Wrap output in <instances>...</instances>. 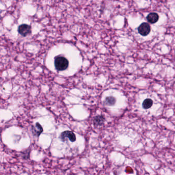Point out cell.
I'll use <instances>...</instances> for the list:
<instances>
[{
    "label": "cell",
    "instance_id": "9",
    "mask_svg": "<svg viewBox=\"0 0 175 175\" xmlns=\"http://www.w3.org/2000/svg\"><path fill=\"white\" fill-rule=\"evenodd\" d=\"M116 101V100L114 97H107L105 99V100L104 101V103L108 106H113V105H115Z\"/></svg>",
    "mask_w": 175,
    "mask_h": 175
},
{
    "label": "cell",
    "instance_id": "7",
    "mask_svg": "<svg viewBox=\"0 0 175 175\" xmlns=\"http://www.w3.org/2000/svg\"><path fill=\"white\" fill-rule=\"evenodd\" d=\"M105 118L103 116L101 115L97 116L94 120V123L96 126H101L103 124Z\"/></svg>",
    "mask_w": 175,
    "mask_h": 175
},
{
    "label": "cell",
    "instance_id": "8",
    "mask_svg": "<svg viewBox=\"0 0 175 175\" xmlns=\"http://www.w3.org/2000/svg\"><path fill=\"white\" fill-rule=\"evenodd\" d=\"M152 104H153V101L152 99H145L144 100L143 103H142V107L144 109H148L152 106Z\"/></svg>",
    "mask_w": 175,
    "mask_h": 175
},
{
    "label": "cell",
    "instance_id": "4",
    "mask_svg": "<svg viewBox=\"0 0 175 175\" xmlns=\"http://www.w3.org/2000/svg\"><path fill=\"white\" fill-rule=\"evenodd\" d=\"M138 30L141 35L142 36H146L150 33V27L148 23H143L139 26Z\"/></svg>",
    "mask_w": 175,
    "mask_h": 175
},
{
    "label": "cell",
    "instance_id": "1",
    "mask_svg": "<svg viewBox=\"0 0 175 175\" xmlns=\"http://www.w3.org/2000/svg\"><path fill=\"white\" fill-rule=\"evenodd\" d=\"M69 62L67 59L61 55H59L55 59V66L58 71H63L67 69Z\"/></svg>",
    "mask_w": 175,
    "mask_h": 175
},
{
    "label": "cell",
    "instance_id": "2",
    "mask_svg": "<svg viewBox=\"0 0 175 175\" xmlns=\"http://www.w3.org/2000/svg\"><path fill=\"white\" fill-rule=\"evenodd\" d=\"M60 138L63 142L69 140L72 142H74L76 140V137L75 134L73 132L69 131H63L62 133L60 135Z\"/></svg>",
    "mask_w": 175,
    "mask_h": 175
},
{
    "label": "cell",
    "instance_id": "6",
    "mask_svg": "<svg viewBox=\"0 0 175 175\" xmlns=\"http://www.w3.org/2000/svg\"><path fill=\"white\" fill-rule=\"evenodd\" d=\"M147 20L150 23L152 24L156 23L159 20V16L157 13L152 12L147 16Z\"/></svg>",
    "mask_w": 175,
    "mask_h": 175
},
{
    "label": "cell",
    "instance_id": "5",
    "mask_svg": "<svg viewBox=\"0 0 175 175\" xmlns=\"http://www.w3.org/2000/svg\"><path fill=\"white\" fill-rule=\"evenodd\" d=\"M31 131L34 136L39 137L43 131V129L39 123H37L35 125L31 127Z\"/></svg>",
    "mask_w": 175,
    "mask_h": 175
},
{
    "label": "cell",
    "instance_id": "3",
    "mask_svg": "<svg viewBox=\"0 0 175 175\" xmlns=\"http://www.w3.org/2000/svg\"><path fill=\"white\" fill-rule=\"evenodd\" d=\"M18 32L21 36L26 37L30 35L31 32V28L27 24H22L18 28Z\"/></svg>",
    "mask_w": 175,
    "mask_h": 175
}]
</instances>
